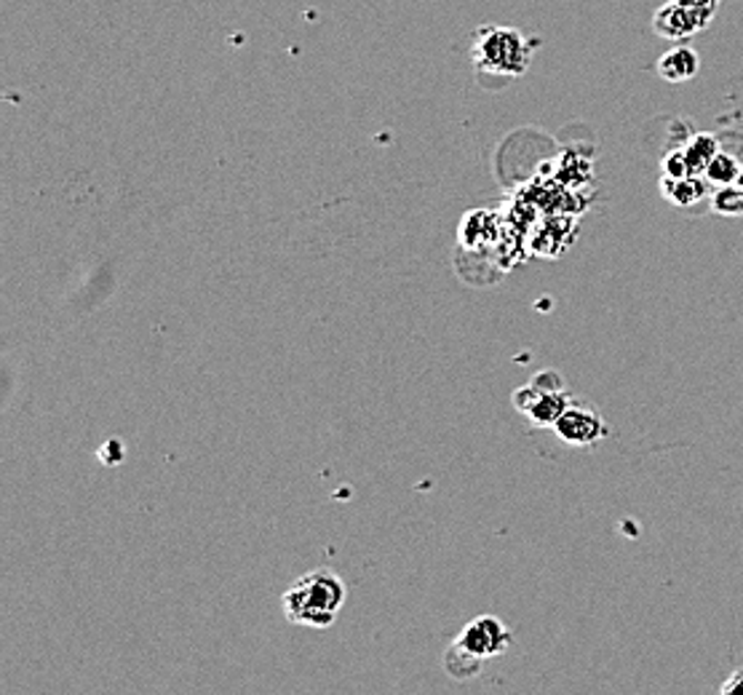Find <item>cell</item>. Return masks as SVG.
<instances>
[{"instance_id":"obj_15","label":"cell","mask_w":743,"mask_h":695,"mask_svg":"<svg viewBox=\"0 0 743 695\" xmlns=\"http://www.w3.org/2000/svg\"><path fill=\"white\" fill-rule=\"evenodd\" d=\"M676 3L687 6V9H703V11L720 9V0H676Z\"/></svg>"},{"instance_id":"obj_2","label":"cell","mask_w":743,"mask_h":695,"mask_svg":"<svg viewBox=\"0 0 743 695\" xmlns=\"http://www.w3.org/2000/svg\"><path fill=\"white\" fill-rule=\"evenodd\" d=\"M530 43L514 28H479L471 57L482 73L516 78L530 64Z\"/></svg>"},{"instance_id":"obj_7","label":"cell","mask_w":743,"mask_h":695,"mask_svg":"<svg viewBox=\"0 0 743 695\" xmlns=\"http://www.w3.org/2000/svg\"><path fill=\"white\" fill-rule=\"evenodd\" d=\"M701 70V57L690 46H674L657 59V75L669 83H685L693 81Z\"/></svg>"},{"instance_id":"obj_13","label":"cell","mask_w":743,"mask_h":695,"mask_svg":"<svg viewBox=\"0 0 743 695\" xmlns=\"http://www.w3.org/2000/svg\"><path fill=\"white\" fill-rule=\"evenodd\" d=\"M663 177H669V180H685V177H693V169H690L682 150H674V153L666 155V161H663Z\"/></svg>"},{"instance_id":"obj_16","label":"cell","mask_w":743,"mask_h":695,"mask_svg":"<svg viewBox=\"0 0 743 695\" xmlns=\"http://www.w3.org/2000/svg\"><path fill=\"white\" fill-rule=\"evenodd\" d=\"M739 185H741V188H743V172H741V180H739Z\"/></svg>"},{"instance_id":"obj_12","label":"cell","mask_w":743,"mask_h":695,"mask_svg":"<svg viewBox=\"0 0 743 695\" xmlns=\"http://www.w3.org/2000/svg\"><path fill=\"white\" fill-rule=\"evenodd\" d=\"M714 209L722 214H743V188L735 182V185L720 188L714 195Z\"/></svg>"},{"instance_id":"obj_14","label":"cell","mask_w":743,"mask_h":695,"mask_svg":"<svg viewBox=\"0 0 743 695\" xmlns=\"http://www.w3.org/2000/svg\"><path fill=\"white\" fill-rule=\"evenodd\" d=\"M720 695H743V668L730 674V677L725 679V685L720 687Z\"/></svg>"},{"instance_id":"obj_8","label":"cell","mask_w":743,"mask_h":695,"mask_svg":"<svg viewBox=\"0 0 743 695\" xmlns=\"http://www.w3.org/2000/svg\"><path fill=\"white\" fill-rule=\"evenodd\" d=\"M706 185H709L706 177H701V174L685 177V180H669V177H663L661 180L663 195H666V199L680 209H690L699 201L706 199V193H709Z\"/></svg>"},{"instance_id":"obj_11","label":"cell","mask_w":743,"mask_h":695,"mask_svg":"<svg viewBox=\"0 0 743 695\" xmlns=\"http://www.w3.org/2000/svg\"><path fill=\"white\" fill-rule=\"evenodd\" d=\"M741 172L743 169L739 167V161H735L733 155L720 153L712 163H709V169L703 172V177H706V182H712V185L716 188H727V185H735V182L741 180Z\"/></svg>"},{"instance_id":"obj_3","label":"cell","mask_w":743,"mask_h":695,"mask_svg":"<svg viewBox=\"0 0 743 695\" xmlns=\"http://www.w3.org/2000/svg\"><path fill=\"white\" fill-rule=\"evenodd\" d=\"M570 402L572 399L562 391V380H556L554 385H541V377H535L530 385L514 393L516 410L530 415L532 423L538 425H554Z\"/></svg>"},{"instance_id":"obj_6","label":"cell","mask_w":743,"mask_h":695,"mask_svg":"<svg viewBox=\"0 0 743 695\" xmlns=\"http://www.w3.org/2000/svg\"><path fill=\"white\" fill-rule=\"evenodd\" d=\"M554 431L562 442L575 444V447H591V444L602 442L608 436L600 412L591 410L589 404L578 402H570L568 410L562 412V417L554 423Z\"/></svg>"},{"instance_id":"obj_4","label":"cell","mask_w":743,"mask_h":695,"mask_svg":"<svg viewBox=\"0 0 743 695\" xmlns=\"http://www.w3.org/2000/svg\"><path fill=\"white\" fill-rule=\"evenodd\" d=\"M716 11H703V9H687V6H680L676 0L672 3L661 6V9L655 11V19H653V28L661 38H666V41H676V43H685L687 38L699 36L712 24Z\"/></svg>"},{"instance_id":"obj_9","label":"cell","mask_w":743,"mask_h":695,"mask_svg":"<svg viewBox=\"0 0 743 695\" xmlns=\"http://www.w3.org/2000/svg\"><path fill=\"white\" fill-rule=\"evenodd\" d=\"M682 153H685V159L690 163V169H693V174L703 177V172L709 169V163H712L716 155L722 153V148H720V142H716V137L695 134L693 140H690L685 148H682Z\"/></svg>"},{"instance_id":"obj_1","label":"cell","mask_w":743,"mask_h":695,"mask_svg":"<svg viewBox=\"0 0 743 695\" xmlns=\"http://www.w3.org/2000/svg\"><path fill=\"white\" fill-rule=\"evenodd\" d=\"M345 605V583L332 570H311L281 596L289 623L308 628H329Z\"/></svg>"},{"instance_id":"obj_5","label":"cell","mask_w":743,"mask_h":695,"mask_svg":"<svg viewBox=\"0 0 743 695\" xmlns=\"http://www.w3.org/2000/svg\"><path fill=\"white\" fill-rule=\"evenodd\" d=\"M455 642L463 647V651L476 655L479 661H486V658H498V655L509 651L511 632L501 621L492 618V615H482V618L471 621L469 626L460 632V637Z\"/></svg>"},{"instance_id":"obj_10","label":"cell","mask_w":743,"mask_h":695,"mask_svg":"<svg viewBox=\"0 0 743 695\" xmlns=\"http://www.w3.org/2000/svg\"><path fill=\"white\" fill-rule=\"evenodd\" d=\"M444 668L446 674H452L455 679H471L482 672V661H479L476 655H471L469 651H463V647L455 642L444 655Z\"/></svg>"}]
</instances>
